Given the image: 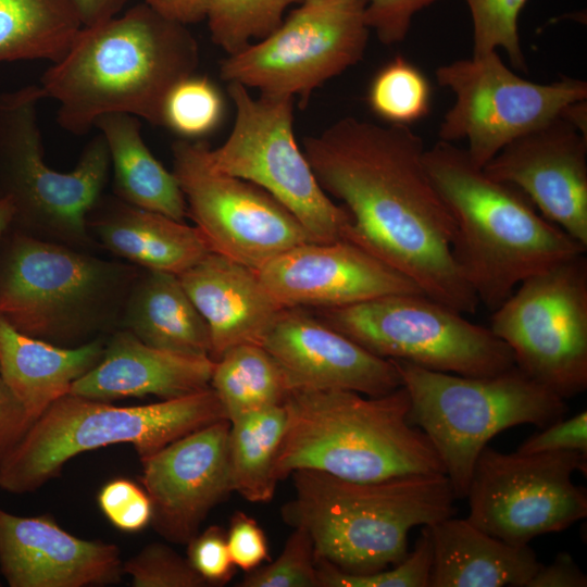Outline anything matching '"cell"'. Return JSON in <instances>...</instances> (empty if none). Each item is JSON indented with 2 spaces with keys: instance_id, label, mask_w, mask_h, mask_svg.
Returning <instances> with one entry per match:
<instances>
[{
  "instance_id": "cell-41",
  "label": "cell",
  "mask_w": 587,
  "mask_h": 587,
  "mask_svg": "<svg viewBox=\"0 0 587 587\" xmlns=\"http://www.w3.org/2000/svg\"><path fill=\"white\" fill-rule=\"evenodd\" d=\"M437 0H366L365 21L380 42L394 45L407 37L413 16Z\"/></svg>"
},
{
  "instance_id": "cell-21",
  "label": "cell",
  "mask_w": 587,
  "mask_h": 587,
  "mask_svg": "<svg viewBox=\"0 0 587 587\" xmlns=\"http://www.w3.org/2000/svg\"><path fill=\"white\" fill-rule=\"evenodd\" d=\"M0 570L11 587H85L117 584L116 545L86 540L48 514L18 516L0 508Z\"/></svg>"
},
{
  "instance_id": "cell-9",
  "label": "cell",
  "mask_w": 587,
  "mask_h": 587,
  "mask_svg": "<svg viewBox=\"0 0 587 587\" xmlns=\"http://www.w3.org/2000/svg\"><path fill=\"white\" fill-rule=\"evenodd\" d=\"M42 99L37 84L0 93V197L13 208L10 227L92 252L99 245L87 215L108 180V147L99 134L86 145L75 168L49 167L37 115Z\"/></svg>"
},
{
  "instance_id": "cell-40",
  "label": "cell",
  "mask_w": 587,
  "mask_h": 587,
  "mask_svg": "<svg viewBox=\"0 0 587 587\" xmlns=\"http://www.w3.org/2000/svg\"><path fill=\"white\" fill-rule=\"evenodd\" d=\"M187 560L208 586H223L235 574L226 542V532L211 525L187 544Z\"/></svg>"
},
{
  "instance_id": "cell-3",
  "label": "cell",
  "mask_w": 587,
  "mask_h": 587,
  "mask_svg": "<svg viewBox=\"0 0 587 587\" xmlns=\"http://www.w3.org/2000/svg\"><path fill=\"white\" fill-rule=\"evenodd\" d=\"M427 173L457 225L452 255L479 303L494 311L527 277L585 253L516 187L489 177L465 148L439 140Z\"/></svg>"
},
{
  "instance_id": "cell-6",
  "label": "cell",
  "mask_w": 587,
  "mask_h": 587,
  "mask_svg": "<svg viewBox=\"0 0 587 587\" xmlns=\"http://www.w3.org/2000/svg\"><path fill=\"white\" fill-rule=\"evenodd\" d=\"M139 271L9 227L0 239V319L60 347L107 337Z\"/></svg>"
},
{
  "instance_id": "cell-12",
  "label": "cell",
  "mask_w": 587,
  "mask_h": 587,
  "mask_svg": "<svg viewBox=\"0 0 587 587\" xmlns=\"http://www.w3.org/2000/svg\"><path fill=\"white\" fill-rule=\"evenodd\" d=\"M366 0H302L266 37L221 62V78L260 95L299 99L359 63L370 28Z\"/></svg>"
},
{
  "instance_id": "cell-24",
  "label": "cell",
  "mask_w": 587,
  "mask_h": 587,
  "mask_svg": "<svg viewBox=\"0 0 587 587\" xmlns=\"http://www.w3.org/2000/svg\"><path fill=\"white\" fill-rule=\"evenodd\" d=\"M99 247L139 268L179 275L212 252L196 226L102 195L87 215Z\"/></svg>"
},
{
  "instance_id": "cell-45",
  "label": "cell",
  "mask_w": 587,
  "mask_h": 587,
  "mask_svg": "<svg viewBox=\"0 0 587 587\" xmlns=\"http://www.w3.org/2000/svg\"><path fill=\"white\" fill-rule=\"evenodd\" d=\"M587 576L574 558L563 551L552 562L541 566L533 575L526 587H586Z\"/></svg>"
},
{
  "instance_id": "cell-43",
  "label": "cell",
  "mask_w": 587,
  "mask_h": 587,
  "mask_svg": "<svg viewBox=\"0 0 587 587\" xmlns=\"http://www.w3.org/2000/svg\"><path fill=\"white\" fill-rule=\"evenodd\" d=\"M557 451L587 453V412L561 419L524 440L516 452L533 454Z\"/></svg>"
},
{
  "instance_id": "cell-36",
  "label": "cell",
  "mask_w": 587,
  "mask_h": 587,
  "mask_svg": "<svg viewBox=\"0 0 587 587\" xmlns=\"http://www.w3.org/2000/svg\"><path fill=\"white\" fill-rule=\"evenodd\" d=\"M433 546L423 526L414 548L398 564L372 574L346 573L326 561H316L320 587H428Z\"/></svg>"
},
{
  "instance_id": "cell-20",
  "label": "cell",
  "mask_w": 587,
  "mask_h": 587,
  "mask_svg": "<svg viewBox=\"0 0 587 587\" xmlns=\"http://www.w3.org/2000/svg\"><path fill=\"white\" fill-rule=\"evenodd\" d=\"M261 345L280 366L290 390L382 396L402 386L391 360L373 354L302 308H283Z\"/></svg>"
},
{
  "instance_id": "cell-15",
  "label": "cell",
  "mask_w": 587,
  "mask_h": 587,
  "mask_svg": "<svg viewBox=\"0 0 587 587\" xmlns=\"http://www.w3.org/2000/svg\"><path fill=\"white\" fill-rule=\"evenodd\" d=\"M436 78L455 97L440 124L439 138L465 140L469 157L479 167L515 138L587 99L586 82L571 77L550 84L526 80L497 51L441 65Z\"/></svg>"
},
{
  "instance_id": "cell-10",
  "label": "cell",
  "mask_w": 587,
  "mask_h": 587,
  "mask_svg": "<svg viewBox=\"0 0 587 587\" xmlns=\"http://www.w3.org/2000/svg\"><path fill=\"white\" fill-rule=\"evenodd\" d=\"M322 320L373 354L463 376H490L515 365L490 328L425 294L388 295L321 309Z\"/></svg>"
},
{
  "instance_id": "cell-16",
  "label": "cell",
  "mask_w": 587,
  "mask_h": 587,
  "mask_svg": "<svg viewBox=\"0 0 587 587\" xmlns=\"http://www.w3.org/2000/svg\"><path fill=\"white\" fill-rule=\"evenodd\" d=\"M208 147L200 140L178 139L172 154L187 215L212 252L258 271L288 249L312 241L296 216L268 192L212 168Z\"/></svg>"
},
{
  "instance_id": "cell-28",
  "label": "cell",
  "mask_w": 587,
  "mask_h": 587,
  "mask_svg": "<svg viewBox=\"0 0 587 587\" xmlns=\"http://www.w3.org/2000/svg\"><path fill=\"white\" fill-rule=\"evenodd\" d=\"M93 127L100 130L108 147L114 196L183 221L187 215L184 193L173 171H167L145 143L139 118L111 113L99 117Z\"/></svg>"
},
{
  "instance_id": "cell-39",
  "label": "cell",
  "mask_w": 587,
  "mask_h": 587,
  "mask_svg": "<svg viewBox=\"0 0 587 587\" xmlns=\"http://www.w3.org/2000/svg\"><path fill=\"white\" fill-rule=\"evenodd\" d=\"M97 499L103 515L118 530L136 533L151 523V500L145 488L130 479L108 482Z\"/></svg>"
},
{
  "instance_id": "cell-18",
  "label": "cell",
  "mask_w": 587,
  "mask_h": 587,
  "mask_svg": "<svg viewBox=\"0 0 587 587\" xmlns=\"http://www.w3.org/2000/svg\"><path fill=\"white\" fill-rule=\"evenodd\" d=\"M228 432L229 421L222 420L140 459L151 524L166 540L187 544L211 510L233 492Z\"/></svg>"
},
{
  "instance_id": "cell-17",
  "label": "cell",
  "mask_w": 587,
  "mask_h": 587,
  "mask_svg": "<svg viewBox=\"0 0 587 587\" xmlns=\"http://www.w3.org/2000/svg\"><path fill=\"white\" fill-rule=\"evenodd\" d=\"M483 170L587 247V136L563 113L509 142Z\"/></svg>"
},
{
  "instance_id": "cell-4",
  "label": "cell",
  "mask_w": 587,
  "mask_h": 587,
  "mask_svg": "<svg viewBox=\"0 0 587 587\" xmlns=\"http://www.w3.org/2000/svg\"><path fill=\"white\" fill-rule=\"evenodd\" d=\"M295 497L283 520L311 537L316 561L350 574H372L400 563L415 526L453 516L455 495L444 473L377 482L344 479L321 471H295Z\"/></svg>"
},
{
  "instance_id": "cell-11",
  "label": "cell",
  "mask_w": 587,
  "mask_h": 587,
  "mask_svg": "<svg viewBox=\"0 0 587 587\" xmlns=\"http://www.w3.org/2000/svg\"><path fill=\"white\" fill-rule=\"evenodd\" d=\"M227 91L235 121L220 147H208L210 166L268 192L296 216L312 241L344 239L349 214L320 186L296 140L295 99L253 97L239 83H228Z\"/></svg>"
},
{
  "instance_id": "cell-31",
  "label": "cell",
  "mask_w": 587,
  "mask_h": 587,
  "mask_svg": "<svg viewBox=\"0 0 587 587\" xmlns=\"http://www.w3.org/2000/svg\"><path fill=\"white\" fill-rule=\"evenodd\" d=\"M210 387L228 421L258 409L284 404L290 389L275 359L259 344H242L214 361Z\"/></svg>"
},
{
  "instance_id": "cell-1",
  "label": "cell",
  "mask_w": 587,
  "mask_h": 587,
  "mask_svg": "<svg viewBox=\"0 0 587 587\" xmlns=\"http://www.w3.org/2000/svg\"><path fill=\"white\" fill-rule=\"evenodd\" d=\"M409 125L342 117L303 139L323 190L350 217L349 240L411 278L428 297L473 314L479 301L452 255L455 221Z\"/></svg>"
},
{
  "instance_id": "cell-22",
  "label": "cell",
  "mask_w": 587,
  "mask_h": 587,
  "mask_svg": "<svg viewBox=\"0 0 587 587\" xmlns=\"http://www.w3.org/2000/svg\"><path fill=\"white\" fill-rule=\"evenodd\" d=\"M213 366L210 357L159 349L117 328L107 336L100 361L68 394L105 402L149 395L174 399L209 388Z\"/></svg>"
},
{
  "instance_id": "cell-44",
  "label": "cell",
  "mask_w": 587,
  "mask_h": 587,
  "mask_svg": "<svg viewBox=\"0 0 587 587\" xmlns=\"http://www.w3.org/2000/svg\"><path fill=\"white\" fill-rule=\"evenodd\" d=\"M34 421L0 374V465Z\"/></svg>"
},
{
  "instance_id": "cell-25",
  "label": "cell",
  "mask_w": 587,
  "mask_h": 587,
  "mask_svg": "<svg viewBox=\"0 0 587 587\" xmlns=\"http://www.w3.org/2000/svg\"><path fill=\"white\" fill-rule=\"evenodd\" d=\"M433 560L428 587H526L542 563L528 546H514L453 516L427 526Z\"/></svg>"
},
{
  "instance_id": "cell-14",
  "label": "cell",
  "mask_w": 587,
  "mask_h": 587,
  "mask_svg": "<svg viewBox=\"0 0 587 587\" xmlns=\"http://www.w3.org/2000/svg\"><path fill=\"white\" fill-rule=\"evenodd\" d=\"M587 470V453H503L486 446L466 491V520L510 545L564 530L587 515L585 488L573 483Z\"/></svg>"
},
{
  "instance_id": "cell-42",
  "label": "cell",
  "mask_w": 587,
  "mask_h": 587,
  "mask_svg": "<svg viewBox=\"0 0 587 587\" xmlns=\"http://www.w3.org/2000/svg\"><path fill=\"white\" fill-rule=\"evenodd\" d=\"M226 542L234 565L246 573L270 561V548L263 528L242 511L232 515Z\"/></svg>"
},
{
  "instance_id": "cell-26",
  "label": "cell",
  "mask_w": 587,
  "mask_h": 587,
  "mask_svg": "<svg viewBox=\"0 0 587 587\" xmlns=\"http://www.w3.org/2000/svg\"><path fill=\"white\" fill-rule=\"evenodd\" d=\"M105 339L60 347L24 335L0 319V374L35 422L100 361Z\"/></svg>"
},
{
  "instance_id": "cell-35",
  "label": "cell",
  "mask_w": 587,
  "mask_h": 587,
  "mask_svg": "<svg viewBox=\"0 0 587 587\" xmlns=\"http://www.w3.org/2000/svg\"><path fill=\"white\" fill-rule=\"evenodd\" d=\"M527 0H464L473 24V55L502 48L511 65L525 71L519 16Z\"/></svg>"
},
{
  "instance_id": "cell-33",
  "label": "cell",
  "mask_w": 587,
  "mask_h": 587,
  "mask_svg": "<svg viewBox=\"0 0 587 587\" xmlns=\"http://www.w3.org/2000/svg\"><path fill=\"white\" fill-rule=\"evenodd\" d=\"M367 103L385 122L409 125L428 114L429 83L416 66L398 55L373 77Z\"/></svg>"
},
{
  "instance_id": "cell-30",
  "label": "cell",
  "mask_w": 587,
  "mask_h": 587,
  "mask_svg": "<svg viewBox=\"0 0 587 587\" xmlns=\"http://www.w3.org/2000/svg\"><path fill=\"white\" fill-rule=\"evenodd\" d=\"M286 428L284 404L242 413L229 421L228 462L233 491L253 503L276 490L275 462Z\"/></svg>"
},
{
  "instance_id": "cell-47",
  "label": "cell",
  "mask_w": 587,
  "mask_h": 587,
  "mask_svg": "<svg viewBox=\"0 0 587 587\" xmlns=\"http://www.w3.org/2000/svg\"><path fill=\"white\" fill-rule=\"evenodd\" d=\"M83 26H92L120 14L128 0H72Z\"/></svg>"
},
{
  "instance_id": "cell-13",
  "label": "cell",
  "mask_w": 587,
  "mask_h": 587,
  "mask_svg": "<svg viewBox=\"0 0 587 587\" xmlns=\"http://www.w3.org/2000/svg\"><path fill=\"white\" fill-rule=\"evenodd\" d=\"M491 332L515 366L564 399L587 387V260H564L524 279L492 311Z\"/></svg>"
},
{
  "instance_id": "cell-2",
  "label": "cell",
  "mask_w": 587,
  "mask_h": 587,
  "mask_svg": "<svg viewBox=\"0 0 587 587\" xmlns=\"http://www.w3.org/2000/svg\"><path fill=\"white\" fill-rule=\"evenodd\" d=\"M198 64L199 46L187 26L141 2L83 26L38 85L43 99L58 101L59 125L74 135L111 113L161 126L166 95Z\"/></svg>"
},
{
  "instance_id": "cell-27",
  "label": "cell",
  "mask_w": 587,
  "mask_h": 587,
  "mask_svg": "<svg viewBox=\"0 0 587 587\" xmlns=\"http://www.w3.org/2000/svg\"><path fill=\"white\" fill-rule=\"evenodd\" d=\"M118 328L159 349L210 357L208 324L178 275L172 273L140 268L124 303Z\"/></svg>"
},
{
  "instance_id": "cell-34",
  "label": "cell",
  "mask_w": 587,
  "mask_h": 587,
  "mask_svg": "<svg viewBox=\"0 0 587 587\" xmlns=\"http://www.w3.org/2000/svg\"><path fill=\"white\" fill-rule=\"evenodd\" d=\"M225 109L220 88L210 78L192 74L177 82L166 95L161 126L180 139L199 140L218 128Z\"/></svg>"
},
{
  "instance_id": "cell-7",
  "label": "cell",
  "mask_w": 587,
  "mask_h": 587,
  "mask_svg": "<svg viewBox=\"0 0 587 587\" xmlns=\"http://www.w3.org/2000/svg\"><path fill=\"white\" fill-rule=\"evenodd\" d=\"M405 388L409 421L429 439L457 499H464L475 462L504 429L545 428L565 417L566 399L515 365L490 376H463L391 360Z\"/></svg>"
},
{
  "instance_id": "cell-38",
  "label": "cell",
  "mask_w": 587,
  "mask_h": 587,
  "mask_svg": "<svg viewBox=\"0 0 587 587\" xmlns=\"http://www.w3.org/2000/svg\"><path fill=\"white\" fill-rule=\"evenodd\" d=\"M134 587H205L187 558L171 547L153 542L123 563Z\"/></svg>"
},
{
  "instance_id": "cell-48",
  "label": "cell",
  "mask_w": 587,
  "mask_h": 587,
  "mask_svg": "<svg viewBox=\"0 0 587 587\" xmlns=\"http://www.w3.org/2000/svg\"><path fill=\"white\" fill-rule=\"evenodd\" d=\"M13 217V208L11 202L0 197V239L5 230L11 226Z\"/></svg>"
},
{
  "instance_id": "cell-5",
  "label": "cell",
  "mask_w": 587,
  "mask_h": 587,
  "mask_svg": "<svg viewBox=\"0 0 587 587\" xmlns=\"http://www.w3.org/2000/svg\"><path fill=\"white\" fill-rule=\"evenodd\" d=\"M284 408L286 428L275 462L278 482L299 470L355 482L445 474L427 436L409 421L403 386L382 396L295 389Z\"/></svg>"
},
{
  "instance_id": "cell-23",
  "label": "cell",
  "mask_w": 587,
  "mask_h": 587,
  "mask_svg": "<svg viewBox=\"0 0 587 587\" xmlns=\"http://www.w3.org/2000/svg\"><path fill=\"white\" fill-rule=\"evenodd\" d=\"M178 277L208 324L213 361L235 346L261 345L284 308L257 271L216 252Z\"/></svg>"
},
{
  "instance_id": "cell-29",
  "label": "cell",
  "mask_w": 587,
  "mask_h": 587,
  "mask_svg": "<svg viewBox=\"0 0 587 587\" xmlns=\"http://www.w3.org/2000/svg\"><path fill=\"white\" fill-rule=\"evenodd\" d=\"M82 27L72 0H0V63H54Z\"/></svg>"
},
{
  "instance_id": "cell-46",
  "label": "cell",
  "mask_w": 587,
  "mask_h": 587,
  "mask_svg": "<svg viewBox=\"0 0 587 587\" xmlns=\"http://www.w3.org/2000/svg\"><path fill=\"white\" fill-rule=\"evenodd\" d=\"M209 0H143L164 17L190 25L205 20Z\"/></svg>"
},
{
  "instance_id": "cell-37",
  "label": "cell",
  "mask_w": 587,
  "mask_h": 587,
  "mask_svg": "<svg viewBox=\"0 0 587 587\" xmlns=\"http://www.w3.org/2000/svg\"><path fill=\"white\" fill-rule=\"evenodd\" d=\"M239 587H320L314 546L300 527L287 538L280 554L266 565L247 572Z\"/></svg>"
},
{
  "instance_id": "cell-19",
  "label": "cell",
  "mask_w": 587,
  "mask_h": 587,
  "mask_svg": "<svg viewBox=\"0 0 587 587\" xmlns=\"http://www.w3.org/2000/svg\"><path fill=\"white\" fill-rule=\"evenodd\" d=\"M257 273L284 308L333 309L388 295L424 294L403 273L346 239L298 245Z\"/></svg>"
},
{
  "instance_id": "cell-32",
  "label": "cell",
  "mask_w": 587,
  "mask_h": 587,
  "mask_svg": "<svg viewBox=\"0 0 587 587\" xmlns=\"http://www.w3.org/2000/svg\"><path fill=\"white\" fill-rule=\"evenodd\" d=\"M302 0H209L205 21L212 41L226 54L258 41L285 18V12Z\"/></svg>"
},
{
  "instance_id": "cell-8",
  "label": "cell",
  "mask_w": 587,
  "mask_h": 587,
  "mask_svg": "<svg viewBox=\"0 0 587 587\" xmlns=\"http://www.w3.org/2000/svg\"><path fill=\"white\" fill-rule=\"evenodd\" d=\"M222 420L228 419L211 387L134 407L67 394L46 409L4 459L0 488L34 491L58 476L73 457L104 446L130 444L142 459Z\"/></svg>"
}]
</instances>
